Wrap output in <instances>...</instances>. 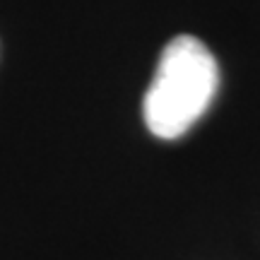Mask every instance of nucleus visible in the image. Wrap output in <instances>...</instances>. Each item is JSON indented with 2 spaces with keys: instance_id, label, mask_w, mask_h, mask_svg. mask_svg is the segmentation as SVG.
<instances>
[{
  "instance_id": "1",
  "label": "nucleus",
  "mask_w": 260,
  "mask_h": 260,
  "mask_svg": "<svg viewBox=\"0 0 260 260\" xmlns=\"http://www.w3.org/2000/svg\"><path fill=\"white\" fill-rule=\"evenodd\" d=\"M217 84L219 68L212 51L190 34L171 39L142 104L149 133L161 140L181 138L207 111Z\"/></svg>"
}]
</instances>
